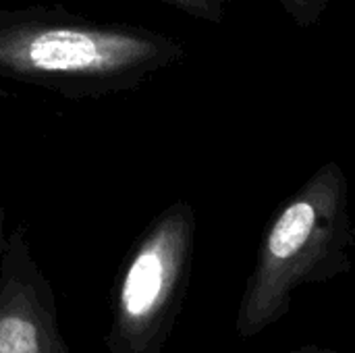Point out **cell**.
Returning a JSON list of instances; mask_svg holds the SVG:
<instances>
[{"label":"cell","instance_id":"obj_1","mask_svg":"<svg viewBox=\"0 0 355 353\" xmlns=\"http://www.w3.org/2000/svg\"><path fill=\"white\" fill-rule=\"evenodd\" d=\"M185 58L177 37L144 25L85 17L62 4L0 8V77L67 100L133 92Z\"/></svg>","mask_w":355,"mask_h":353},{"label":"cell","instance_id":"obj_2","mask_svg":"<svg viewBox=\"0 0 355 353\" xmlns=\"http://www.w3.org/2000/svg\"><path fill=\"white\" fill-rule=\"evenodd\" d=\"M354 246L349 183L343 166L329 160L270 218L237 308V335L252 339L275 327L297 289L352 273Z\"/></svg>","mask_w":355,"mask_h":353},{"label":"cell","instance_id":"obj_3","mask_svg":"<svg viewBox=\"0 0 355 353\" xmlns=\"http://www.w3.org/2000/svg\"><path fill=\"white\" fill-rule=\"evenodd\" d=\"M196 231L191 202L177 200L137 237L119 270L108 353H162L187 295Z\"/></svg>","mask_w":355,"mask_h":353},{"label":"cell","instance_id":"obj_4","mask_svg":"<svg viewBox=\"0 0 355 353\" xmlns=\"http://www.w3.org/2000/svg\"><path fill=\"white\" fill-rule=\"evenodd\" d=\"M0 353H73L60 333L56 293L33 258L25 223L6 233L0 256Z\"/></svg>","mask_w":355,"mask_h":353},{"label":"cell","instance_id":"obj_5","mask_svg":"<svg viewBox=\"0 0 355 353\" xmlns=\"http://www.w3.org/2000/svg\"><path fill=\"white\" fill-rule=\"evenodd\" d=\"M164 6H171L175 10H181L183 15H189L198 21L220 25L235 0H154Z\"/></svg>","mask_w":355,"mask_h":353},{"label":"cell","instance_id":"obj_6","mask_svg":"<svg viewBox=\"0 0 355 353\" xmlns=\"http://www.w3.org/2000/svg\"><path fill=\"white\" fill-rule=\"evenodd\" d=\"M285 15L302 29L318 25L329 8V0H279Z\"/></svg>","mask_w":355,"mask_h":353},{"label":"cell","instance_id":"obj_7","mask_svg":"<svg viewBox=\"0 0 355 353\" xmlns=\"http://www.w3.org/2000/svg\"><path fill=\"white\" fill-rule=\"evenodd\" d=\"M6 208L0 206V256H2V250H4V243H6Z\"/></svg>","mask_w":355,"mask_h":353},{"label":"cell","instance_id":"obj_8","mask_svg":"<svg viewBox=\"0 0 355 353\" xmlns=\"http://www.w3.org/2000/svg\"><path fill=\"white\" fill-rule=\"evenodd\" d=\"M289 353H339L333 352V350H322V347H316V345H310V347H300V350H293Z\"/></svg>","mask_w":355,"mask_h":353}]
</instances>
